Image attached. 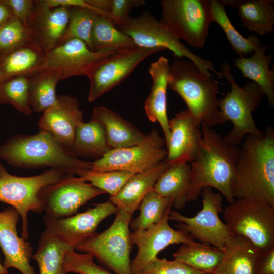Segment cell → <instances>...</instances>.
<instances>
[{
	"mask_svg": "<svg viewBox=\"0 0 274 274\" xmlns=\"http://www.w3.org/2000/svg\"><path fill=\"white\" fill-rule=\"evenodd\" d=\"M240 148L232 193L235 199L263 201L274 207V131L247 135Z\"/></svg>",
	"mask_w": 274,
	"mask_h": 274,
	"instance_id": "obj_1",
	"label": "cell"
},
{
	"mask_svg": "<svg viewBox=\"0 0 274 274\" xmlns=\"http://www.w3.org/2000/svg\"><path fill=\"white\" fill-rule=\"evenodd\" d=\"M201 130L200 151L190 164L188 202L195 201L204 188L210 187L231 203L235 200L232 188L240 148L227 144L220 134L204 124H201Z\"/></svg>",
	"mask_w": 274,
	"mask_h": 274,
	"instance_id": "obj_2",
	"label": "cell"
},
{
	"mask_svg": "<svg viewBox=\"0 0 274 274\" xmlns=\"http://www.w3.org/2000/svg\"><path fill=\"white\" fill-rule=\"evenodd\" d=\"M0 158L17 168L50 167L67 175H77L92 169L91 162L79 159L49 132L16 135L0 145Z\"/></svg>",
	"mask_w": 274,
	"mask_h": 274,
	"instance_id": "obj_3",
	"label": "cell"
},
{
	"mask_svg": "<svg viewBox=\"0 0 274 274\" xmlns=\"http://www.w3.org/2000/svg\"><path fill=\"white\" fill-rule=\"evenodd\" d=\"M168 83L201 124L211 127L226 123L218 107V82L203 75L192 62L175 59L170 64Z\"/></svg>",
	"mask_w": 274,
	"mask_h": 274,
	"instance_id": "obj_4",
	"label": "cell"
},
{
	"mask_svg": "<svg viewBox=\"0 0 274 274\" xmlns=\"http://www.w3.org/2000/svg\"><path fill=\"white\" fill-rule=\"evenodd\" d=\"M221 73L229 83L231 90L218 100V107L226 122L233 124L230 132L222 136L223 140L230 145L237 146L247 135H262L264 132L256 126L252 115L264 96L259 87L253 81L239 86L228 63L222 65Z\"/></svg>",
	"mask_w": 274,
	"mask_h": 274,
	"instance_id": "obj_5",
	"label": "cell"
},
{
	"mask_svg": "<svg viewBox=\"0 0 274 274\" xmlns=\"http://www.w3.org/2000/svg\"><path fill=\"white\" fill-rule=\"evenodd\" d=\"M66 175L61 171L50 169L36 176L19 177L10 174L0 163V201L10 205L19 214L23 238L27 240L29 238V212L44 211L38 196L40 190L60 181Z\"/></svg>",
	"mask_w": 274,
	"mask_h": 274,
	"instance_id": "obj_6",
	"label": "cell"
},
{
	"mask_svg": "<svg viewBox=\"0 0 274 274\" xmlns=\"http://www.w3.org/2000/svg\"><path fill=\"white\" fill-rule=\"evenodd\" d=\"M132 216L119 210L112 224L106 230L76 246L75 250L93 256L116 274H133L129 230Z\"/></svg>",
	"mask_w": 274,
	"mask_h": 274,
	"instance_id": "obj_7",
	"label": "cell"
},
{
	"mask_svg": "<svg viewBox=\"0 0 274 274\" xmlns=\"http://www.w3.org/2000/svg\"><path fill=\"white\" fill-rule=\"evenodd\" d=\"M223 213L232 235L246 238L260 251L274 247V207L263 201L237 199Z\"/></svg>",
	"mask_w": 274,
	"mask_h": 274,
	"instance_id": "obj_8",
	"label": "cell"
},
{
	"mask_svg": "<svg viewBox=\"0 0 274 274\" xmlns=\"http://www.w3.org/2000/svg\"><path fill=\"white\" fill-rule=\"evenodd\" d=\"M116 27L131 38L138 47L168 49L179 59L183 57L188 59L203 75L212 77L211 71L222 78L221 73L214 68L210 61L192 53L149 12H143L134 17L130 16L125 23Z\"/></svg>",
	"mask_w": 274,
	"mask_h": 274,
	"instance_id": "obj_9",
	"label": "cell"
},
{
	"mask_svg": "<svg viewBox=\"0 0 274 274\" xmlns=\"http://www.w3.org/2000/svg\"><path fill=\"white\" fill-rule=\"evenodd\" d=\"M160 21L176 39L203 47L213 22L211 0H162Z\"/></svg>",
	"mask_w": 274,
	"mask_h": 274,
	"instance_id": "obj_10",
	"label": "cell"
},
{
	"mask_svg": "<svg viewBox=\"0 0 274 274\" xmlns=\"http://www.w3.org/2000/svg\"><path fill=\"white\" fill-rule=\"evenodd\" d=\"M201 194L202 207L196 215L189 217L171 210L169 220L178 222L176 226L179 230L202 243L223 250L227 241L232 234L219 217V214L223 212V197L210 187L204 188Z\"/></svg>",
	"mask_w": 274,
	"mask_h": 274,
	"instance_id": "obj_11",
	"label": "cell"
},
{
	"mask_svg": "<svg viewBox=\"0 0 274 274\" xmlns=\"http://www.w3.org/2000/svg\"><path fill=\"white\" fill-rule=\"evenodd\" d=\"M167 154L164 138L153 129L140 143L130 147L112 149L91 162L95 171L122 170L136 174L163 161Z\"/></svg>",
	"mask_w": 274,
	"mask_h": 274,
	"instance_id": "obj_12",
	"label": "cell"
},
{
	"mask_svg": "<svg viewBox=\"0 0 274 274\" xmlns=\"http://www.w3.org/2000/svg\"><path fill=\"white\" fill-rule=\"evenodd\" d=\"M120 50L93 51L81 40L71 39L45 52L42 63L35 73L52 71L57 73L60 80L76 76H88L96 66Z\"/></svg>",
	"mask_w": 274,
	"mask_h": 274,
	"instance_id": "obj_13",
	"label": "cell"
},
{
	"mask_svg": "<svg viewBox=\"0 0 274 274\" xmlns=\"http://www.w3.org/2000/svg\"><path fill=\"white\" fill-rule=\"evenodd\" d=\"M160 48L138 46L120 50L109 56L88 75L90 89L88 100L93 102L125 80L143 60Z\"/></svg>",
	"mask_w": 274,
	"mask_h": 274,
	"instance_id": "obj_14",
	"label": "cell"
},
{
	"mask_svg": "<svg viewBox=\"0 0 274 274\" xmlns=\"http://www.w3.org/2000/svg\"><path fill=\"white\" fill-rule=\"evenodd\" d=\"M104 193L91 183L67 175L60 181L41 189L38 196L43 204L44 216L60 219L76 214L88 201Z\"/></svg>",
	"mask_w": 274,
	"mask_h": 274,
	"instance_id": "obj_15",
	"label": "cell"
},
{
	"mask_svg": "<svg viewBox=\"0 0 274 274\" xmlns=\"http://www.w3.org/2000/svg\"><path fill=\"white\" fill-rule=\"evenodd\" d=\"M118 208L110 200L93 204L84 212L60 219L43 217L46 229L72 246H76L92 236L100 223L116 214Z\"/></svg>",
	"mask_w": 274,
	"mask_h": 274,
	"instance_id": "obj_16",
	"label": "cell"
},
{
	"mask_svg": "<svg viewBox=\"0 0 274 274\" xmlns=\"http://www.w3.org/2000/svg\"><path fill=\"white\" fill-rule=\"evenodd\" d=\"M169 214L158 223L131 233L132 244L136 246L138 248L136 254L131 261L133 274H140L150 261L157 257L158 254L168 246L195 242L185 232L176 230L170 226Z\"/></svg>",
	"mask_w": 274,
	"mask_h": 274,
	"instance_id": "obj_17",
	"label": "cell"
},
{
	"mask_svg": "<svg viewBox=\"0 0 274 274\" xmlns=\"http://www.w3.org/2000/svg\"><path fill=\"white\" fill-rule=\"evenodd\" d=\"M201 125L188 109L169 120L167 154L164 161L169 165L194 161L201 149Z\"/></svg>",
	"mask_w": 274,
	"mask_h": 274,
	"instance_id": "obj_18",
	"label": "cell"
},
{
	"mask_svg": "<svg viewBox=\"0 0 274 274\" xmlns=\"http://www.w3.org/2000/svg\"><path fill=\"white\" fill-rule=\"evenodd\" d=\"M19 217L18 213L12 207L0 212V248L4 256L3 264L6 269L15 268L22 274H36L30 264L32 246L17 233Z\"/></svg>",
	"mask_w": 274,
	"mask_h": 274,
	"instance_id": "obj_19",
	"label": "cell"
},
{
	"mask_svg": "<svg viewBox=\"0 0 274 274\" xmlns=\"http://www.w3.org/2000/svg\"><path fill=\"white\" fill-rule=\"evenodd\" d=\"M83 111L77 98L57 95L56 102L46 110L38 121L39 130L50 133L56 140L70 148L76 129L83 120Z\"/></svg>",
	"mask_w": 274,
	"mask_h": 274,
	"instance_id": "obj_20",
	"label": "cell"
},
{
	"mask_svg": "<svg viewBox=\"0 0 274 274\" xmlns=\"http://www.w3.org/2000/svg\"><path fill=\"white\" fill-rule=\"evenodd\" d=\"M36 14L30 26L33 40L44 52L59 45L68 25L71 7L48 8L35 1Z\"/></svg>",
	"mask_w": 274,
	"mask_h": 274,
	"instance_id": "obj_21",
	"label": "cell"
},
{
	"mask_svg": "<svg viewBox=\"0 0 274 274\" xmlns=\"http://www.w3.org/2000/svg\"><path fill=\"white\" fill-rule=\"evenodd\" d=\"M170 64L168 59L163 56L150 64L149 73L152 78V85L144 103L145 112L148 119L152 122H158L160 124L166 145L169 136L167 89Z\"/></svg>",
	"mask_w": 274,
	"mask_h": 274,
	"instance_id": "obj_22",
	"label": "cell"
},
{
	"mask_svg": "<svg viewBox=\"0 0 274 274\" xmlns=\"http://www.w3.org/2000/svg\"><path fill=\"white\" fill-rule=\"evenodd\" d=\"M261 251L250 241L231 235L227 241L223 257L212 274H256Z\"/></svg>",
	"mask_w": 274,
	"mask_h": 274,
	"instance_id": "obj_23",
	"label": "cell"
},
{
	"mask_svg": "<svg viewBox=\"0 0 274 274\" xmlns=\"http://www.w3.org/2000/svg\"><path fill=\"white\" fill-rule=\"evenodd\" d=\"M170 165L164 161L143 172L134 174L115 195L109 200L119 210L132 216L160 175Z\"/></svg>",
	"mask_w": 274,
	"mask_h": 274,
	"instance_id": "obj_24",
	"label": "cell"
},
{
	"mask_svg": "<svg viewBox=\"0 0 274 274\" xmlns=\"http://www.w3.org/2000/svg\"><path fill=\"white\" fill-rule=\"evenodd\" d=\"M92 119L101 124L107 143L111 149L137 145L145 137L121 116L105 106L95 107Z\"/></svg>",
	"mask_w": 274,
	"mask_h": 274,
	"instance_id": "obj_25",
	"label": "cell"
},
{
	"mask_svg": "<svg viewBox=\"0 0 274 274\" xmlns=\"http://www.w3.org/2000/svg\"><path fill=\"white\" fill-rule=\"evenodd\" d=\"M268 47L261 45L250 57H239L235 59V65L243 77L250 79L260 88L266 96L269 105L274 106V72L269 70L272 60L271 54L266 55Z\"/></svg>",
	"mask_w": 274,
	"mask_h": 274,
	"instance_id": "obj_26",
	"label": "cell"
},
{
	"mask_svg": "<svg viewBox=\"0 0 274 274\" xmlns=\"http://www.w3.org/2000/svg\"><path fill=\"white\" fill-rule=\"evenodd\" d=\"M223 5L238 8L241 21L249 31L263 36L274 29V2L272 0H223Z\"/></svg>",
	"mask_w": 274,
	"mask_h": 274,
	"instance_id": "obj_27",
	"label": "cell"
},
{
	"mask_svg": "<svg viewBox=\"0 0 274 274\" xmlns=\"http://www.w3.org/2000/svg\"><path fill=\"white\" fill-rule=\"evenodd\" d=\"M191 184V167L189 163L170 165L158 177L153 190L161 196L173 200L178 210L188 202Z\"/></svg>",
	"mask_w": 274,
	"mask_h": 274,
	"instance_id": "obj_28",
	"label": "cell"
},
{
	"mask_svg": "<svg viewBox=\"0 0 274 274\" xmlns=\"http://www.w3.org/2000/svg\"><path fill=\"white\" fill-rule=\"evenodd\" d=\"M44 52L35 42L26 44L0 58L1 80L29 76L40 66Z\"/></svg>",
	"mask_w": 274,
	"mask_h": 274,
	"instance_id": "obj_29",
	"label": "cell"
},
{
	"mask_svg": "<svg viewBox=\"0 0 274 274\" xmlns=\"http://www.w3.org/2000/svg\"><path fill=\"white\" fill-rule=\"evenodd\" d=\"M111 149L101 124L92 119L87 123L83 121L77 126L73 144L69 148L77 157L83 156L95 160L102 157Z\"/></svg>",
	"mask_w": 274,
	"mask_h": 274,
	"instance_id": "obj_30",
	"label": "cell"
},
{
	"mask_svg": "<svg viewBox=\"0 0 274 274\" xmlns=\"http://www.w3.org/2000/svg\"><path fill=\"white\" fill-rule=\"evenodd\" d=\"M71 249H74L45 230L32 257L38 264L39 274H65L63 259L65 253Z\"/></svg>",
	"mask_w": 274,
	"mask_h": 274,
	"instance_id": "obj_31",
	"label": "cell"
},
{
	"mask_svg": "<svg viewBox=\"0 0 274 274\" xmlns=\"http://www.w3.org/2000/svg\"><path fill=\"white\" fill-rule=\"evenodd\" d=\"M223 255V250L195 241L183 244L173 254L174 259L202 273H212Z\"/></svg>",
	"mask_w": 274,
	"mask_h": 274,
	"instance_id": "obj_32",
	"label": "cell"
},
{
	"mask_svg": "<svg viewBox=\"0 0 274 274\" xmlns=\"http://www.w3.org/2000/svg\"><path fill=\"white\" fill-rule=\"evenodd\" d=\"M211 11L213 22L222 29L233 50L240 57L253 54L262 45L257 35L244 37L235 28L226 12L225 5L220 1L211 0Z\"/></svg>",
	"mask_w": 274,
	"mask_h": 274,
	"instance_id": "obj_33",
	"label": "cell"
},
{
	"mask_svg": "<svg viewBox=\"0 0 274 274\" xmlns=\"http://www.w3.org/2000/svg\"><path fill=\"white\" fill-rule=\"evenodd\" d=\"M29 97L31 108L36 112H44L57 100L56 85L58 75L50 71H41L28 76Z\"/></svg>",
	"mask_w": 274,
	"mask_h": 274,
	"instance_id": "obj_34",
	"label": "cell"
},
{
	"mask_svg": "<svg viewBox=\"0 0 274 274\" xmlns=\"http://www.w3.org/2000/svg\"><path fill=\"white\" fill-rule=\"evenodd\" d=\"M137 46L133 40L120 31L108 18L97 14L91 37V50H123Z\"/></svg>",
	"mask_w": 274,
	"mask_h": 274,
	"instance_id": "obj_35",
	"label": "cell"
},
{
	"mask_svg": "<svg viewBox=\"0 0 274 274\" xmlns=\"http://www.w3.org/2000/svg\"><path fill=\"white\" fill-rule=\"evenodd\" d=\"M172 199L160 196L153 189L141 202L138 217L131 220L130 227L133 231L145 229L158 223L171 211Z\"/></svg>",
	"mask_w": 274,
	"mask_h": 274,
	"instance_id": "obj_36",
	"label": "cell"
},
{
	"mask_svg": "<svg viewBox=\"0 0 274 274\" xmlns=\"http://www.w3.org/2000/svg\"><path fill=\"white\" fill-rule=\"evenodd\" d=\"M9 104L19 112L32 113L29 97V78L19 76L0 81V104Z\"/></svg>",
	"mask_w": 274,
	"mask_h": 274,
	"instance_id": "obj_37",
	"label": "cell"
},
{
	"mask_svg": "<svg viewBox=\"0 0 274 274\" xmlns=\"http://www.w3.org/2000/svg\"><path fill=\"white\" fill-rule=\"evenodd\" d=\"M97 15L95 11L87 8L71 7L68 25L60 44L76 38L84 41L91 49V33Z\"/></svg>",
	"mask_w": 274,
	"mask_h": 274,
	"instance_id": "obj_38",
	"label": "cell"
},
{
	"mask_svg": "<svg viewBox=\"0 0 274 274\" xmlns=\"http://www.w3.org/2000/svg\"><path fill=\"white\" fill-rule=\"evenodd\" d=\"M134 174L122 170L95 171L90 169L80 171L77 176L112 196L121 190Z\"/></svg>",
	"mask_w": 274,
	"mask_h": 274,
	"instance_id": "obj_39",
	"label": "cell"
},
{
	"mask_svg": "<svg viewBox=\"0 0 274 274\" xmlns=\"http://www.w3.org/2000/svg\"><path fill=\"white\" fill-rule=\"evenodd\" d=\"M30 42H35L32 29L13 17L0 27V58Z\"/></svg>",
	"mask_w": 274,
	"mask_h": 274,
	"instance_id": "obj_40",
	"label": "cell"
},
{
	"mask_svg": "<svg viewBox=\"0 0 274 274\" xmlns=\"http://www.w3.org/2000/svg\"><path fill=\"white\" fill-rule=\"evenodd\" d=\"M98 14L110 19L116 26L125 23L131 10L145 3L142 0H86Z\"/></svg>",
	"mask_w": 274,
	"mask_h": 274,
	"instance_id": "obj_41",
	"label": "cell"
},
{
	"mask_svg": "<svg viewBox=\"0 0 274 274\" xmlns=\"http://www.w3.org/2000/svg\"><path fill=\"white\" fill-rule=\"evenodd\" d=\"M94 257L87 253H81L74 249L68 250L65 254L63 270L65 274L73 272L77 274H111L97 264Z\"/></svg>",
	"mask_w": 274,
	"mask_h": 274,
	"instance_id": "obj_42",
	"label": "cell"
},
{
	"mask_svg": "<svg viewBox=\"0 0 274 274\" xmlns=\"http://www.w3.org/2000/svg\"><path fill=\"white\" fill-rule=\"evenodd\" d=\"M140 274H203L175 259L158 257L150 261Z\"/></svg>",
	"mask_w": 274,
	"mask_h": 274,
	"instance_id": "obj_43",
	"label": "cell"
},
{
	"mask_svg": "<svg viewBox=\"0 0 274 274\" xmlns=\"http://www.w3.org/2000/svg\"><path fill=\"white\" fill-rule=\"evenodd\" d=\"M11 9L14 17L30 28L36 14L35 1L3 0Z\"/></svg>",
	"mask_w": 274,
	"mask_h": 274,
	"instance_id": "obj_44",
	"label": "cell"
},
{
	"mask_svg": "<svg viewBox=\"0 0 274 274\" xmlns=\"http://www.w3.org/2000/svg\"><path fill=\"white\" fill-rule=\"evenodd\" d=\"M256 274H274V247L261 251L257 261Z\"/></svg>",
	"mask_w": 274,
	"mask_h": 274,
	"instance_id": "obj_45",
	"label": "cell"
},
{
	"mask_svg": "<svg viewBox=\"0 0 274 274\" xmlns=\"http://www.w3.org/2000/svg\"><path fill=\"white\" fill-rule=\"evenodd\" d=\"M14 15L9 7L0 0V27L11 19Z\"/></svg>",
	"mask_w": 274,
	"mask_h": 274,
	"instance_id": "obj_46",
	"label": "cell"
},
{
	"mask_svg": "<svg viewBox=\"0 0 274 274\" xmlns=\"http://www.w3.org/2000/svg\"><path fill=\"white\" fill-rule=\"evenodd\" d=\"M8 269L4 267L2 264L0 259V274H8Z\"/></svg>",
	"mask_w": 274,
	"mask_h": 274,
	"instance_id": "obj_47",
	"label": "cell"
},
{
	"mask_svg": "<svg viewBox=\"0 0 274 274\" xmlns=\"http://www.w3.org/2000/svg\"><path fill=\"white\" fill-rule=\"evenodd\" d=\"M203 274H212V273H203Z\"/></svg>",
	"mask_w": 274,
	"mask_h": 274,
	"instance_id": "obj_48",
	"label": "cell"
},
{
	"mask_svg": "<svg viewBox=\"0 0 274 274\" xmlns=\"http://www.w3.org/2000/svg\"><path fill=\"white\" fill-rule=\"evenodd\" d=\"M0 80H1V77H0Z\"/></svg>",
	"mask_w": 274,
	"mask_h": 274,
	"instance_id": "obj_49",
	"label": "cell"
}]
</instances>
